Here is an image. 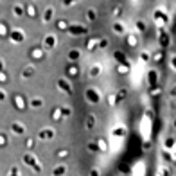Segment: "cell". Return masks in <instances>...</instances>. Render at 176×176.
Listing matches in <instances>:
<instances>
[{
  "label": "cell",
  "instance_id": "obj_3",
  "mask_svg": "<svg viewBox=\"0 0 176 176\" xmlns=\"http://www.w3.org/2000/svg\"><path fill=\"white\" fill-rule=\"evenodd\" d=\"M0 68H2V61H0Z\"/></svg>",
  "mask_w": 176,
  "mask_h": 176
},
{
  "label": "cell",
  "instance_id": "obj_1",
  "mask_svg": "<svg viewBox=\"0 0 176 176\" xmlns=\"http://www.w3.org/2000/svg\"><path fill=\"white\" fill-rule=\"evenodd\" d=\"M13 130L18 131V133H23V128H22V126H18V124H13Z\"/></svg>",
  "mask_w": 176,
  "mask_h": 176
},
{
  "label": "cell",
  "instance_id": "obj_2",
  "mask_svg": "<svg viewBox=\"0 0 176 176\" xmlns=\"http://www.w3.org/2000/svg\"><path fill=\"white\" fill-rule=\"evenodd\" d=\"M2 99H4V94H2V92H0V101H2Z\"/></svg>",
  "mask_w": 176,
  "mask_h": 176
}]
</instances>
